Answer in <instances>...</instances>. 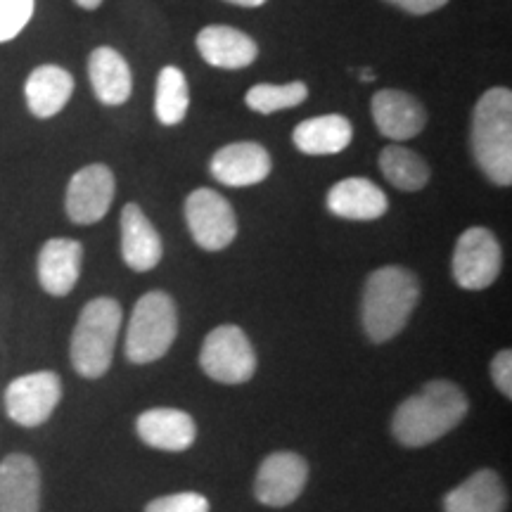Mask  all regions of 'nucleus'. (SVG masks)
Listing matches in <instances>:
<instances>
[{
  "mask_svg": "<svg viewBox=\"0 0 512 512\" xmlns=\"http://www.w3.org/2000/svg\"><path fill=\"white\" fill-rule=\"evenodd\" d=\"M373 119L377 131L389 140H411L427 124V112L411 93L380 91L373 98Z\"/></svg>",
  "mask_w": 512,
  "mask_h": 512,
  "instance_id": "2eb2a0df",
  "label": "nucleus"
},
{
  "mask_svg": "<svg viewBox=\"0 0 512 512\" xmlns=\"http://www.w3.org/2000/svg\"><path fill=\"white\" fill-rule=\"evenodd\" d=\"M503 252L489 228H467L453 249V278L463 290H486L501 273Z\"/></svg>",
  "mask_w": 512,
  "mask_h": 512,
  "instance_id": "0eeeda50",
  "label": "nucleus"
},
{
  "mask_svg": "<svg viewBox=\"0 0 512 512\" xmlns=\"http://www.w3.org/2000/svg\"><path fill=\"white\" fill-rule=\"evenodd\" d=\"M185 221L192 240L207 252H221L238 235V219L230 202L209 188L190 192L185 200Z\"/></svg>",
  "mask_w": 512,
  "mask_h": 512,
  "instance_id": "1a4fd4ad",
  "label": "nucleus"
},
{
  "mask_svg": "<svg viewBox=\"0 0 512 512\" xmlns=\"http://www.w3.org/2000/svg\"><path fill=\"white\" fill-rule=\"evenodd\" d=\"M420 302V283L401 266H384L368 275L363 290V330L370 342H389L406 328Z\"/></svg>",
  "mask_w": 512,
  "mask_h": 512,
  "instance_id": "f03ea898",
  "label": "nucleus"
},
{
  "mask_svg": "<svg viewBox=\"0 0 512 512\" xmlns=\"http://www.w3.org/2000/svg\"><path fill=\"white\" fill-rule=\"evenodd\" d=\"M380 171L394 188L418 192L430 183V166L418 152L401 145H389L380 152Z\"/></svg>",
  "mask_w": 512,
  "mask_h": 512,
  "instance_id": "b1692460",
  "label": "nucleus"
},
{
  "mask_svg": "<svg viewBox=\"0 0 512 512\" xmlns=\"http://www.w3.org/2000/svg\"><path fill=\"white\" fill-rule=\"evenodd\" d=\"M491 377H494L498 392L505 396H512V354H510V349L496 354L494 361H491Z\"/></svg>",
  "mask_w": 512,
  "mask_h": 512,
  "instance_id": "c85d7f7f",
  "label": "nucleus"
},
{
  "mask_svg": "<svg viewBox=\"0 0 512 512\" xmlns=\"http://www.w3.org/2000/svg\"><path fill=\"white\" fill-rule=\"evenodd\" d=\"M136 430L147 446L169 453L188 451L197 439L195 420L178 408H152L140 413Z\"/></svg>",
  "mask_w": 512,
  "mask_h": 512,
  "instance_id": "f3484780",
  "label": "nucleus"
},
{
  "mask_svg": "<svg viewBox=\"0 0 512 512\" xmlns=\"http://www.w3.org/2000/svg\"><path fill=\"white\" fill-rule=\"evenodd\" d=\"M387 3H392V5H396V8L411 12V15H427V12L444 8L448 0H387Z\"/></svg>",
  "mask_w": 512,
  "mask_h": 512,
  "instance_id": "c756f323",
  "label": "nucleus"
},
{
  "mask_svg": "<svg viewBox=\"0 0 512 512\" xmlns=\"http://www.w3.org/2000/svg\"><path fill=\"white\" fill-rule=\"evenodd\" d=\"M328 209L339 219L375 221L387 214L389 200L368 178H344L330 188Z\"/></svg>",
  "mask_w": 512,
  "mask_h": 512,
  "instance_id": "a211bd4d",
  "label": "nucleus"
},
{
  "mask_svg": "<svg viewBox=\"0 0 512 512\" xmlns=\"http://www.w3.org/2000/svg\"><path fill=\"white\" fill-rule=\"evenodd\" d=\"M178 335V313L166 292H147L138 299L126 330V356L131 363L159 361Z\"/></svg>",
  "mask_w": 512,
  "mask_h": 512,
  "instance_id": "39448f33",
  "label": "nucleus"
},
{
  "mask_svg": "<svg viewBox=\"0 0 512 512\" xmlns=\"http://www.w3.org/2000/svg\"><path fill=\"white\" fill-rule=\"evenodd\" d=\"M197 50L204 62L219 69H245L259 55V48L252 38L233 27H223V24L202 29L197 34Z\"/></svg>",
  "mask_w": 512,
  "mask_h": 512,
  "instance_id": "6ab92c4d",
  "label": "nucleus"
},
{
  "mask_svg": "<svg viewBox=\"0 0 512 512\" xmlns=\"http://www.w3.org/2000/svg\"><path fill=\"white\" fill-rule=\"evenodd\" d=\"M145 512H209V501L197 491H181L147 503Z\"/></svg>",
  "mask_w": 512,
  "mask_h": 512,
  "instance_id": "cd10ccee",
  "label": "nucleus"
},
{
  "mask_svg": "<svg viewBox=\"0 0 512 512\" xmlns=\"http://www.w3.org/2000/svg\"><path fill=\"white\" fill-rule=\"evenodd\" d=\"M190 107V91L185 74L178 67H164L157 76L155 114L159 124L176 126L181 124Z\"/></svg>",
  "mask_w": 512,
  "mask_h": 512,
  "instance_id": "393cba45",
  "label": "nucleus"
},
{
  "mask_svg": "<svg viewBox=\"0 0 512 512\" xmlns=\"http://www.w3.org/2000/svg\"><path fill=\"white\" fill-rule=\"evenodd\" d=\"M114 190H117L114 174L105 164L83 166L67 185V197H64L67 216L79 226L98 223L112 207Z\"/></svg>",
  "mask_w": 512,
  "mask_h": 512,
  "instance_id": "9d476101",
  "label": "nucleus"
},
{
  "mask_svg": "<svg viewBox=\"0 0 512 512\" xmlns=\"http://www.w3.org/2000/svg\"><path fill=\"white\" fill-rule=\"evenodd\" d=\"M88 76H91V86L95 98L102 105H124L131 98L133 91V76L131 67L114 48H95L88 57Z\"/></svg>",
  "mask_w": 512,
  "mask_h": 512,
  "instance_id": "aec40b11",
  "label": "nucleus"
},
{
  "mask_svg": "<svg viewBox=\"0 0 512 512\" xmlns=\"http://www.w3.org/2000/svg\"><path fill=\"white\" fill-rule=\"evenodd\" d=\"M228 3L242 5V8H259V5H264L266 0H228Z\"/></svg>",
  "mask_w": 512,
  "mask_h": 512,
  "instance_id": "7c9ffc66",
  "label": "nucleus"
},
{
  "mask_svg": "<svg viewBox=\"0 0 512 512\" xmlns=\"http://www.w3.org/2000/svg\"><path fill=\"white\" fill-rule=\"evenodd\" d=\"M34 17V0H0V43L22 34Z\"/></svg>",
  "mask_w": 512,
  "mask_h": 512,
  "instance_id": "bb28decb",
  "label": "nucleus"
},
{
  "mask_svg": "<svg viewBox=\"0 0 512 512\" xmlns=\"http://www.w3.org/2000/svg\"><path fill=\"white\" fill-rule=\"evenodd\" d=\"M62 399V380L53 370L17 377L5 389V413L22 427H38L50 420Z\"/></svg>",
  "mask_w": 512,
  "mask_h": 512,
  "instance_id": "6e6552de",
  "label": "nucleus"
},
{
  "mask_svg": "<svg viewBox=\"0 0 512 512\" xmlns=\"http://www.w3.org/2000/svg\"><path fill=\"white\" fill-rule=\"evenodd\" d=\"M162 238L138 204L121 209V256L133 271H152L162 261Z\"/></svg>",
  "mask_w": 512,
  "mask_h": 512,
  "instance_id": "dca6fc26",
  "label": "nucleus"
},
{
  "mask_svg": "<svg viewBox=\"0 0 512 512\" xmlns=\"http://www.w3.org/2000/svg\"><path fill=\"white\" fill-rule=\"evenodd\" d=\"M100 3H102V0H76V5H81L83 10H95V8H100Z\"/></svg>",
  "mask_w": 512,
  "mask_h": 512,
  "instance_id": "2f4dec72",
  "label": "nucleus"
},
{
  "mask_svg": "<svg viewBox=\"0 0 512 512\" xmlns=\"http://www.w3.org/2000/svg\"><path fill=\"white\" fill-rule=\"evenodd\" d=\"M83 245L69 238H53L38 252V283L53 297H67L79 283Z\"/></svg>",
  "mask_w": 512,
  "mask_h": 512,
  "instance_id": "4468645a",
  "label": "nucleus"
},
{
  "mask_svg": "<svg viewBox=\"0 0 512 512\" xmlns=\"http://www.w3.org/2000/svg\"><path fill=\"white\" fill-rule=\"evenodd\" d=\"M41 510V470L27 453L0 460V512Z\"/></svg>",
  "mask_w": 512,
  "mask_h": 512,
  "instance_id": "ddd939ff",
  "label": "nucleus"
},
{
  "mask_svg": "<svg viewBox=\"0 0 512 512\" xmlns=\"http://www.w3.org/2000/svg\"><path fill=\"white\" fill-rule=\"evenodd\" d=\"M309 98V88L302 81L285 83V86H275V83H256L245 95L249 110L259 114H273L280 110H290V107L302 105Z\"/></svg>",
  "mask_w": 512,
  "mask_h": 512,
  "instance_id": "a878e982",
  "label": "nucleus"
},
{
  "mask_svg": "<svg viewBox=\"0 0 512 512\" xmlns=\"http://www.w3.org/2000/svg\"><path fill=\"white\" fill-rule=\"evenodd\" d=\"M211 176L228 188H247L266 181L273 162L264 145L259 143H233L221 147L211 157Z\"/></svg>",
  "mask_w": 512,
  "mask_h": 512,
  "instance_id": "f8f14e48",
  "label": "nucleus"
},
{
  "mask_svg": "<svg viewBox=\"0 0 512 512\" xmlns=\"http://www.w3.org/2000/svg\"><path fill=\"white\" fill-rule=\"evenodd\" d=\"M508 505L501 477L494 470H479L444 498L446 512H503Z\"/></svg>",
  "mask_w": 512,
  "mask_h": 512,
  "instance_id": "5701e85b",
  "label": "nucleus"
},
{
  "mask_svg": "<svg viewBox=\"0 0 512 512\" xmlns=\"http://www.w3.org/2000/svg\"><path fill=\"white\" fill-rule=\"evenodd\" d=\"M467 415V396L456 382L432 380L396 408L392 432L403 446L434 444L456 430Z\"/></svg>",
  "mask_w": 512,
  "mask_h": 512,
  "instance_id": "f257e3e1",
  "label": "nucleus"
},
{
  "mask_svg": "<svg viewBox=\"0 0 512 512\" xmlns=\"http://www.w3.org/2000/svg\"><path fill=\"white\" fill-rule=\"evenodd\" d=\"M121 330V306L112 297L91 299L83 306L72 332V366L86 380H98L110 370Z\"/></svg>",
  "mask_w": 512,
  "mask_h": 512,
  "instance_id": "20e7f679",
  "label": "nucleus"
},
{
  "mask_svg": "<svg viewBox=\"0 0 512 512\" xmlns=\"http://www.w3.org/2000/svg\"><path fill=\"white\" fill-rule=\"evenodd\" d=\"M74 93V79L67 69L57 64H43L29 74L27 86H24V98H27L29 112L38 119H50L64 110Z\"/></svg>",
  "mask_w": 512,
  "mask_h": 512,
  "instance_id": "412c9836",
  "label": "nucleus"
},
{
  "mask_svg": "<svg viewBox=\"0 0 512 512\" xmlns=\"http://www.w3.org/2000/svg\"><path fill=\"white\" fill-rule=\"evenodd\" d=\"M472 152L479 169L496 185L512 183V93L491 88L472 114Z\"/></svg>",
  "mask_w": 512,
  "mask_h": 512,
  "instance_id": "7ed1b4c3",
  "label": "nucleus"
},
{
  "mask_svg": "<svg viewBox=\"0 0 512 512\" xmlns=\"http://www.w3.org/2000/svg\"><path fill=\"white\" fill-rule=\"evenodd\" d=\"M200 366L211 380L221 384H245L256 370L252 342L238 325H221L211 330L200 354Z\"/></svg>",
  "mask_w": 512,
  "mask_h": 512,
  "instance_id": "423d86ee",
  "label": "nucleus"
},
{
  "mask_svg": "<svg viewBox=\"0 0 512 512\" xmlns=\"http://www.w3.org/2000/svg\"><path fill=\"white\" fill-rule=\"evenodd\" d=\"M351 138H354V128L342 114L306 119L292 133V143L304 155H339L347 150Z\"/></svg>",
  "mask_w": 512,
  "mask_h": 512,
  "instance_id": "4be33fe9",
  "label": "nucleus"
},
{
  "mask_svg": "<svg viewBox=\"0 0 512 512\" xmlns=\"http://www.w3.org/2000/svg\"><path fill=\"white\" fill-rule=\"evenodd\" d=\"M306 482H309V463L299 453H271L256 472L254 494L264 505L285 508L302 496Z\"/></svg>",
  "mask_w": 512,
  "mask_h": 512,
  "instance_id": "9b49d317",
  "label": "nucleus"
}]
</instances>
